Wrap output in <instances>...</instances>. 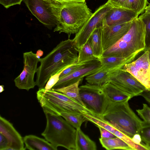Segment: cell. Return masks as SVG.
Instances as JSON below:
<instances>
[{
    "label": "cell",
    "mask_w": 150,
    "mask_h": 150,
    "mask_svg": "<svg viewBox=\"0 0 150 150\" xmlns=\"http://www.w3.org/2000/svg\"><path fill=\"white\" fill-rule=\"evenodd\" d=\"M77 50L73 39L69 38L61 42L44 57L40 59V64L35 81L39 89L45 87L52 76L77 62Z\"/></svg>",
    "instance_id": "cell-1"
},
{
    "label": "cell",
    "mask_w": 150,
    "mask_h": 150,
    "mask_svg": "<svg viewBox=\"0 0 150 150\" xmlns=\"http://www.w3.org/2000/svg\"><path fill=\"white\" fill-rule=\"evenodd\" d=\"M42 109L47 123L41 135L56 150L58 146L69 150H77L76 129L61 115L49 109Z\"/></svg>",
    "instance_id": "cell-2"
},
{
    "label": "cell",
    "mask_w": 150,
    "mask_h": 150,
    "mask_svg": "<svg viewBox=\"0 0 150 150\" xmlns=\"http://www.w3.org/2000/svg\"><path fill=\"white\" fill-rule=\"evenodd\" d=\"M145 25L139 18L134 20L128 32L116 42L103 51L102 56L127 57L139 54L146 47Z\"/></svg>",
    "instance_id": "cell-3"
},
{
    "label": "cell",
    "mask_w": 150,
    "mask_h": 150,
    "mask_svg": "<svg viewBox=\"0 0 150 150\" xmlns=\"http://www.w3.org/2000/svg\"><path fill=\"white\" fill-rule=\"evenodd\" d=\"M102 117L132 138L139 134L144 123L131 108L128 101L114 102L108 100Z\"/></svg>",
    "instance_id": "cell-4"
},
{
    "label": "cell",
    "mask_w": 150,
    "mask_h": 150,
    "mask_svg": "<svg viewBox=\"0 0 150 150\" xmlns=\"http://www.w3.org/2000/svg\"><path fill=\"white\" fill-rule=\"evenodd\" d=\"M86 2L67 3L62 8L59 21L54 30L59 33H76L93 14Z\"/></svg>",
    "instance_id": "cell-5"
},
{
    "label": "cell",
    "mask_w": 150,
    "mask_h": 150,
    "mask_svg": "<svg viewBox=\"0 0 150 150\" xmlns=\"http://www.w3.org/2000/svg\"><path fill=\"white\" fill-rule=\"evenodd\" d=\"M37 97L42 107L49 109L59 115L62 112L81 114L83 111L89 110L86 107L62 93L52 88L45 91L39 89Z\"/></svg>",
    "instance_id": "cell-6"
},
{
    "label": "cell",
    "mask_w": 150,
    "mask_h": 150,
    "mask_svg": "<svg viewBox=\"0 0 150 150\" xmlns=\"http://www.w3.org/2000/svg\"><path fill=\"white\" fill-rule=\"evenodd\" d=\"M31 13L48 29L55 27L64 5L54 0H23Z\"/></svg>",
    "instance_id": "cell-7"
},
{
    "label": "cell",
    "mask_w": 150,
    "mask_h": 150,
    "mask_svg": "<svg viewBox=\"0 0 150 150\" xmlns=\"http://www.w3.org/2000/svg\"><path fill=\"white\" fill-rule=\"evenodd\" d=\"M82 101L86 108L95 114L103 116L108 103L101 85L87 83L79 86Z\"/></svg>",
    "instance_id": "cell-8"
},
{
    "label": "cell",
    "mask_w": 150,
    "mask_h": 150,
    "mask_svg": "<svg viewBox=\"0 0 150 150\" xmlns=\"http://www.w3.org/2000/svg\"><path fill=\"white\" fill-rule=\"evenodd\" d=\"M109 1L101 6L76 34L73 41L75 47L79 49L88 40L91 33L98 27L108 12L112 8Z\"/></svg>",
    "instance_id": "cell-9"
},
{
    "label": "cell",
    "mask_w": 150,
    "mask_h": 150,
    "mask_svg": "<svg viewBox=\"0 0 150 150\" xmlns=\"http://www.w3.org/2000/svg\"><path fill=\"white\" fill-rule=\"evenodd\" d=\"M24 67L20 75L14 80L15 86L18 88L28 91L36 85L34 80L35 74L38 70L37 65L40 62L36 54L32 51L23 53Z\"/></svg>",
    "instance_id": "cell-10"
},
{
    "label": "cell",
    "mask_w": 150,
    "mask_h": 150,
    "mask_svg": "<svg viewBox=\"0 0 150 150\" xmlns=\"http://www.w3.org/2000/svg\"><path fill=\"white\" fill-rule=\"evenodd\" d=\"M132 62L125 64L121 69L130 73L150 91V50Z\"/></svg>",
    "instance_id": "cell-11"
},
{
    "label": "cell",
    "mask_w": 150,
    "mask_h": 150,
    "mask_svg": "<svg viewBox=\"0 0 150 150\" xmlns=\"http://www.w3.org/2000/svg\"><path fill=\"white\" fill-rule=\"evenodd\" d=\"M109 81L131 98L147 90L130 73L121 69L112 74Z\"/></svg>",
    "instance_id": "cell-12"
},
{
    "label": "cell",
    "mask_w": 150,
    "mask_h": 150,
    "mask_svg": "<svg viewBox=\"0 0 150 150\" xmlns=\"http://www.w3.org/2000/svg\"><path fill=\"white\" fill-rule=\"evenodd\" d=\"M102 69V65L98 59L90 61L82 68L69 75L60 78L52 88L58 89L66 87Z\"/></svg>",
    "instance_id": "cell-13"
},
{
    "label": "cell",
    "mask_w": 150,
    "mask_h": 150,
    "mask_svg": "<svg viewBox=\"0 0 150 150\" xmlns=\"http://www.w3.org/2000/svg\"><path fill=\"white\" fill-rule=\"evenodd\" d=\"M132 21L110 26L103 25L101 22L99 25L103 51L116 42L128 32Z\"/></svg>",
    "instance_id": "cell-14"
},
{
    "label": "cell",
    "mask_w": 150,
    "mask_h": 150,
    "mask_svg": "<svg viewBox=\"0 0 150 150\" xmlns=\"http://www.w3.org/2000/svg\"><path fill=\"white\" fill-rule=\"evenodd\" d=\"M0 133L7 139L9 147L6 150H25L23 138L16 130L13 124L0 116Z\"/></svg>",
    "instance_id": "cell-15"
},
{
    "label": "cell",
    "mask_w": 150,
    "mask_h": 150,
    "mask_svg": "<svg viewBox=\"0 0 150 150\" xmlns=\"http://www.w3.org/2000/svg\"><path fill=\"white\" fill-rule=\"evenodd\" d=\"M138 16L135 12L128 9L112 7L103 19L101 23L110 26L132 21Z\"/></svg>",
    "instance_id": "cell-16"
},
{
    "label": "cell",
    "mask_w": 150,
    "mask_h": 150,
    "mask_svg": "<svg viewBox=\"0 0 150 150\" xmlns=\"http://www.w3.org/2000/svg\"><path fill=\"white\" fill-rule=\"evenodd\" d=\"M138 55L134 54L127 57L102 56L98 59L102 65V69L113 68L120 69L125 64L133 61Z\"/></svg>",
    "instance_id": "cell-17"
},
{
    "label": "cell",
    "mask_w": 150,
    "mask_h": 150,
    "mask_svg": "<svg viewBox=\"0 0 150 150\" xmlns=\"http://www.w3.org/2000/svg\"><path fill=\"white\" fill-rule=\"evenodd\" d=\"M102 90L109 101L119 102L129 101L132 98L119 89L110 81L101 85Z\"/></svg>",
    "instance_id": "cell-18"
},
{
    "label": "cell",
    "mask_w": 150,
    "mask_h": 150,
    "mask_svg": "<svg viewBox=\"0 0 150 150\" xmlns=\"http://www.w3.org/2000/svg\"><path fill=\"white\" fill-rule=\"evenodd\" d=\"M23 140L26 149L30 150H56L45 139L35 135H26L23 137Z\"/></svg>",
    "instance_id": "cell-19"
},
{
    "label": "cell",
    "mask_w": 150,
    "mask_h": 150,
    "mask_svg": "<svg viewBox=\"0 0 150 150\" xmlns=\"http://www.w3.org/2000/svg\"><path fill=\"white\" fill-rule=\"evenodd\" d=\"M81 114L85 117L86 120L93 123L97 127H102L113 134L116 130L118 129L103 117L97 115L90 110L83 111L81 112Z\"/></svg>",
    "instance_id": "cell-20"
},
{
    "label": "cell",
    "mask_w": 150,
    "mask_h": 150,
    "mask_svg": "<svg viewBox=\"0 0 150 150\" xmlns=\"http://www.w3.org/2000/svg\"><path fill=\"white\" fill-rule=\"evenodd\" d=\"M88 41L92 48L95 57L98 59L101 56L103 51L102 44L101 28L99 24L91 33Z\"/></svg>",
    "instance_id": "cell-21"
},
{
    "label": "cell",
    "mask_w": 150,
    "mask_h": 150,
    "mask_svg": "<svg viewBox=\"0 0 150 150\" xmlns=\"http://www.w3.org/2000/svg\"><path fill=\"white\" fill-rule=\"evenodd\" d=\"M116 71L113 69H102L87 76L86 80L87 83L89 84L102 85L109 81L111 74Z\"/></svg>",
    "instance_id": "cell-22"
},
{
    "label": "cell",
    "mask_w": 150,
    "mask_h": 150,
    "mask_svg": "<svg viewBox=\"0 0 150 150\" xmlns=\"http://www.w3.org/2000/svg\"><path fill=\"white\" fill-rule=\"evenodd\" d=\"M82 80L80 79L74 83L65 87L58 89H52L56 91L62 93L86 107L81 100L80 95L79 85Z\"/></svg>",
    "instance_id": "cell-23"
},
{
    "label": "cell",
    "mask_w": 150,
    "mask_h": 150,
    "mask_svg": "<svg viewBox=\"0 0 150 150\" xmlns=\"http://www.w3.org/2000/svg\"><path fill=\"white\" fill-rule=\"evenodd\" d=\"M99 140L102 147L108 150L115 149L133 150L127 143L117 137L109 139L100 138Z\"/></svg>",
    "instance_id": "cell-24"
},
{
    "label": "cell",
    "mask_w": 150,
    "mask_h": 150,
    "mask_svg": "<svg viewBox=\"0 0 150 150\" xmlns=\"http://www.w3.org/2000/svg\"><path fill=\"white\" fill-rule=\"evenodd\" d=\"M77 130V150H96L95 142L85 134L81 128Z\"/></svg>",
    "instance_id": "cell-25"
},
{
    "label": "cell",
    "mask_w": 150,
    "mask_h": 150,
    "mask_svg": "<svg viewBox=\"0 0 150 150\" xmlns=\"http://www.w3.org/2000/svg\"><path fill=\"white\" fill-rule=\"evenodd\" d=\"M79 53L77 62H90L98 59L94 56L92 48L87 41L77 50Z\"/></svg>",
    "instance_id": "cell-26"
},
{
    "label": "cell",
    "mask_w": 150,
    "mask_h": 150,
    "mask_svg": "<svg viewBox=\"0 0 150 150\" xmlns=\"http://www.w3.org/2000/svg\"><path fill=\"white\" fill-rule=\"evenodd\" d=\"M148 4V0H127L124 4L123 8L132 11L139 16L144 12Z\"/></svg>",
    "instance_id": "cell-27"
},
{
    "label": "cell",
    "mask_w": 150,
    "mask_h": 150,
    "mask_svg": "<svg viewBox=\"0 0 150 150\" xmlns=\"http://www.w3.org/2000/svg\"><path fill=\"white\" fill-rule=\"evenodd\" d=\"M60 115L76 129L81 128L82 124L86 120L82 114L69 112H62Z\"/></svg>",
    "instance_id": "cell-28"
},
{
    "label": "cell",
    "mask_w": 150,
    "mask_h": 150,
    "mask_svg": "<svg viewBox=\"0 0 150 150\" xmlns=\"http://www.w3.org/2000/svg\"><path fill=\"white\" fill-rule=\"evenodd\" d=\"M138 17L142 20L146 26V47L145 51L150 50V14H146L144 13Z\"/></svg>",
    "instance_id": "cell-29"
},
{
    "label": "cell",
    "mask_w": 150,
    "mask_h": 150,
    "mask_svg": "<svg viewBox=\"0 0 150 150\" xmlns=\"http://www.w3.org/2000/svg\"><path fill=\"white\" fill-rule=\"evenodd\" d=\"M143 108L137 109L138 115L143 119L144 127L150 126V108L146 104H143Z\"/></svg>",
    "instance_id": "cell-30"
},
{
    "label": "cell",
    "mask_w": 150,
    "mask_h": 150,
    "mask_svg": "<svg viewBox=\"0 0 150 150\" xmlns=\"http://www.w3.org/2000/svg\"><path fill=\"white\" fill-rule=\"evenodd\" d=\"M90 62H77L76 63L74 64L64 70L60 74L59 78L69 75L74 71L82 68Z\"/></svg>",
    "instance_id": "cell-31"
},
{
    "label": "cell",
    "mask_w": 150,
    "mask_h": 150,
    "mask_svg": "<svg viewBox=\"0 0 150 150\" xmlns=\"http://www.w3.org/2000/svg\"><path fill=\"white\" fill-rule=\"evenodd\" d=\"M65 69H64L60 72L57 73L50 77L44 87L45 91H50L52 88L59 81L60 74Z\"/></svg>",
    "instance_id": "cell-32"
},
{
    "label": "cell",
    "mask_w": 150,
    "mask_h": 150,
    "mask_svg": "<svg viewBox=\"0 0 150 150\" xmlns=\"http://www.w3.org/2000/svg\"><path fill=\"white\" fill-rule=\"evenodd\" d=\"M139 134L142 141L146 144L150 143V126L143 127L141 129Z\"/></svg>",
    "instance_id": "cell-33"
},
{
    "label": "cell",
    "mask_w": 150,
    "mask_h": 150,
    "mask_svg": "<svg viewBox=\"0 0 150 150\" xmlns=\"http://www.w3.org/2000/svg\"><path fill=\"white\" fill-rule=\"evenodd\" d=\"M23 0H0V4L8 8L16 5H20Z\"/></svg>",
    "instance_id": "cell-34"
},
{
    "label": "cell",
    "mask_w": 150,
    "mask_h": 150,
    "mask_svg": "<svg viewBox=\"0 0 150 150\" xmlns=\"http://www.w3.org/2000/svg\"><path fill=\"white\" fill-rule=\"evenodd\" d=\"M100 133V138H112L116 137L112 133L101 127L98 126Z\"/></svg>",
    "instance_id": "cell-35"
},
{
    "label": "cell",
    "mask_w": 150,
    "mask_h": 150,
    "mask_svg": "<svg viewBox=\"0 0 150 150\" xmlns=\"http://www.w3.org/2000/svg\"><path fill=\"white\" fill-rule=\"evenodd\" d=\"M9 147V143L7 138L0 133V150H6Z\"/></svg>",
    "instance_id": "cell-36"
},
{
    "label": "cell",
    "mask_w": 150,
    "mask_h": 150,
    "mask_svg": "<svg viewBox=\"0 0 150 150\" xmlns=\"http://www.w3.org/2000/svg\"><path fill=\"white\" fill-rule=\"evenodd\" d=\"M127 0H108L111 5L114 7L123 8L124 5Z\"/></svg>",
    "instance_id": "cell-37"
},
{
    "label": "cell",
    "mask_w": 150,
    "mask_h": 150,
    "mask_svg": "<svg viewBox=\"0 0 150 150\" xmlns=\"http://www.w3.org/2000/svg\"><path fill=\"white\" fill-rule=\"evenodd\" d=\"M139 96L143 97L150 104V91L147 90L142 93Z\"/></svg>",
    "instance_id": "cell-38"
},
{
    "label": "cell",
    "mask_w": 150,
    "mask_h": 150,
    "mask_svg": "<svg viewBox=\"0 0 150 150\" xmlns=\"http://www.w3.org/2000/svg\"><path fill=\"white\" fill-rule=\"evenodd\" d=\"M62 4L81 3L86 2V0H54Z\"/></svg>",
    "instance_id": "cell-39"
},
{
    "label": "cell",
    "mask_w": 150,
    "mask_h": 150,
    "mask_svg": "<svg viewBox=\"0 0 150 150\" xmlns=\"http://www.w3.org/2000/svg\"><path fill=\"white\" fill-rule=\"evenodd\" d=\"M132 140L135 143L141 144L142 141L141 136L139 134H137L134 135L133 137L131 138Z\"/></svg>",
    "instance_id": "cell-40"
},
{
    "label": "cell",
    "mask_w": 150,
    "mask_h": 150,
    "mask_svg": "<svg viewBox=\"0 0 150 150\" xmlns=\"http://www.w3.org/2000/svg\"><path fill=\"white\" fill-rule=\"evenodd\" d=\"M36 54L37 56H39L41 57L43 55V52L42 50L39 49L37 51Z\"/></svg>",
    "instance_id": "cell-41"
},
{
    "label": "cell",
    "mask_w": 150,
    "mask_h": 150,
    "mask_svg": "<svg viewBox=\"0 0 150 150\" xmlns=\"http://www.w3.org/2000/svg\"><path fill=\"white\" fill-rule=\"evenodd\" d=\"M144 12V13L146 14H150V4L147 6Z\"/></svg>",
    "instance_id": "cell-42"
},
{
    "label": "cell",
    "mask_w": 150,
    "mask_h": 150,
    "mask_svg": "<svg viewBox=\"0 0 150 150\" xmlns=\"http://www.w3.org/2000/svg\"><path fill=\"white\" fill-rule=\"evenodd\" d=\"M4 86L3 85H1L0 86V92L1 93L4 90Z\"/></svg>",
    "instance_id": "cell-43"
},
{
    "label": "cell",
    "mask_w": 150,
    "mask_h": 150,
    "mask_svg": "<svg viewBox=\"0 0 150 150\" xmlns=\"http://www.w3.org/2000/svg\"><path fill=\"white\" fill-rule=\"evenodd\" d=\"M146 145L149 149L150 150V143L146 144Z\"/></svg>",
    "instance_id": "cell-44"
}]
</instances>
